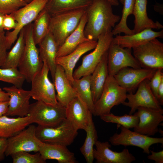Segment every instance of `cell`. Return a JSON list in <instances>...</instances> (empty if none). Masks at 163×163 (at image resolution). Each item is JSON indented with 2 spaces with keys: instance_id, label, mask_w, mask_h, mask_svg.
I'll use <instances>...</instances> for the list:
<instances>
[{
  "instance_id": "cell-1",
  "label": "cell",
  "mask_w": 163,
  "mask_h": 163,
  "mask_svg": "<svg viewBox=\"0 0 163 163\" xmlns=\"http://www.w3.org/2000/svg\"><path fill=\"white\" fill-rule=\"evenodd\" d=\"M110 3L106 0H93L86 9L87 21L84 34L89 40L97 41L99 37L112 31L121 18L113 14Z\"/></svg>"
},
{
  "instance_id": "cell-2",
  "label": "cell",
  "mask_w": 163,
  "mask_h": 163,
  "mask_svg": "<svg viewBox=\"0 0 163 163\" xmlns=\"http://www.w3.org/2000/svg\"><path fill=\"white\" fill-rule=\"evenodd\" d=\"M33 23L24 28L25 47L18 67L20 72L28 82H31L34 76L42 69L43 62L39 55V49L34 40Z\"/></svg>"
},
{
  "instance_id": "cell-3",
  "label": "cell",
  "mask_w": 163,
  "mask_h": 163,
  "mask_svg": "<svg viewBox=\"0 0 163 163\" xmlns=\"http://www.w3.org/2000/svg\"><path fill=\"white\" fill-rule=\"evenodd\" d=\"M86 8L76 9L51 16L50 32L59 47L77 28L86 12Z\"/></svg>"
},
{
  "instance_id": "cell-4",
  "label": "cell",
  "mask_w": 163,
  "mask_h": 163,
  "mask_svg": "<svg viewBox=\"0 0 163 163\" xmlns=\"http://www.w3.org/2000/svg\"><path fill=\"white\" fill-rule=\"evenodd\" d=\"M78 130L66 119L54 127L38 125L36 127V135L43 142L68 146L73 142L78 135Z\"/></svg>"
},
{
  "instance_id": "cell-5",
  "label": "cell",
  "mask_w": 163,
  "mask_h": 163,
  "mask_svg": "<svg viewBox=\"0 0 163 163\" xmlns=\"http://www.w3.org/2000/svg\"><path fill=\"white\" fill-rule=\"evenodd\" d=\"M127 91L117 82L114 76L108 75L101 95L94 104V116L110 113L112 107L125 102Z\"/></svg>"
},
{
  "instance_id": "cell-6",
  "label": "cell",
  "mask_w": 163,
  "mask_h": 163,
  "mask_svg": "<svg viewBox=\"0 0 163 163\" xmlns=\"http://www.w3.org/2000/svg\"><path fill=\"white\" fill-rule=\"evenodd\" d=\"M28 116L31 117L33 123L54 127L66 119V107L59 103L50 104L37 101L30 104Z\"/></svg>"
},
{
  "instance_id": "cell-7",
  "label": "cell",
  "mask_w": 163,
  "mask_h": 163,
  "mask_svg": "<svg viewBox=\"0 0 163 163\" xmlns=\"http://www.w3.org/2000/svg\"><path fill=\"white\" fill-rule=\"evenodd\" d=\"M48 0H33L24 6L11 14L17 22L16 28L5 33L8 50L17 40L19 34L24 27L34 21L43 9Z\"/></svg>"
},
{
  "instance_id": "cell-8",
  "label": "cell",
  "mask_w": 163,
  "mask_h": 163,
  "mask_svg": "<svg viewBox=\"0 0 163 163\" xmlns=\"http://www.w3.org/2000/svg\"><path fill=\"white\" fill-rule=\"evenodd\" d=\"M112 31L101 35L94 50L82 58V64L73 72L74 78L91 75L108 51L113 38Z\"/></svg>"
},
{
  "instance_id": "cell-9",
  "label": "cell",
  "mask_w": 163,
  "mask_h": 163,
  "mask_svg": "<svg viewBox=\"0 0 163 163\" xmlns=\"http://www.w3.org/2000/svg\"><path fill=\"white\" fill-rule=\"evenodd\" d=\"M133 56L142 68L163 69V43L157 38L133 48Z\"/></svg>"
},
{
  "instance_id": "cell-10",
  "label": "cell",
  "mask_w": 163,
  "mask_h": 163,
  "mask_svg": "<svg viewBox=\"0 0 163 163\" xmlns=\"http://www.w3.org/2000/svg\"><path fill=\"white\" fill-rule=\"evenodd\" d=\"M49 68L45 62L41 70L32 78L30 91L31 97L38 101L55 104L58 103L54 83L48 78Z\"/></svg>"
},
{
  "instance_id": "cell-11",
  "label": "cell",
  "mask_w": 163,
  "mask_h": 163,
  "mask_svg": "<svg viewBox=\"0 0 163 163\" xmlns=\"http://www.w3.org/2000/svg\"><path fill=\"white\" fill-rule=\"evenodd\" d=\"M119 133H115L109 139L113 145L134 146L141 148L144 153L149 154V148L152 145L157 143L163 144V138H154L132 131L129 129L121 126Z\"/></svg>"
},
{
  "instance_id": "cell-12",
  "label": "cell",
  "mask_w": 163,
  "mask_h": 163,
  "mask_svg": "<svg viewBox=\"0 0 163 163\" xmlns=\"http://www.w3.org/2000/svg\"><path fill=\"white\" fill-rule=\"evenodd\" d=\"M36 126L30 125L20 132L7 139V145L5 152L6 156L22 151L39 152L42 142L36 135Z\"/></svg>"
},
{
  "instance_id": "cell-13",
  "label": "cell",
  "mask_w": 163,
  "mask_h": 163,
  "mask_svg": "<svg viewBox=\"0 0 163 163\" xmlns=\"http://www.w3.org/2000/svg\"><path fill=\"white\" fill-rule=\"evenodd\" d=\"M131 49L122 47L112 42L107 53L108 75L114 76L120 70L126 67L141 68L132 55Z\"/></svg>"
},
{
  "instance_id": "cell-14",
  "label": "cell",
  "mask_w": 163,
  "mask_h": 163,
  "mask_svg": "<svg viewBox=\"0 0 163 163\" xmlns=\"http://www.w3.org/2000/svg\"><path fill=\"white\" fill-rule=\"evenodd\" d=\"M149 82L150 80L148 79L144 80L138 87L135 93L130 92L127 94L128 101H125L122 104L131 108L129 114L134 113L140 107L162 109L151 91Z\"/></svg>"
},
{
  "instance_id": "cell-15",
  "label": "cell",
  "mask_w": 163,
  "mask_h": 163,
  "mask_svg": "<svg viewBox=\"0 0 163 163\" xmlns=\"http://www.w3.org/2000/svg\"><path fill=\"white\" fill-rule=\"evenodd\" d=\"M3 89L9 96L8 110L4 115L24 117L28 116L31 97L30 91L23 89L13 86L5 87Z\"/></svg>"
},
{
  "instance_id": "cell-16",
  "label": "cell",
  "mask_w": 163,
  "mask_h": 163,
  "mask_svg": "<svg viewBox=\"0 0 163 163\" xmlns=\"http://www.w3.org/2000/svg\"><path fill=\"white\" fill-rule=\"evenodd\" d=\"M137 110L139 121L134 131L149 136L158 132V126L163 121V109L140 107Z\"/></svg>"
},
{
  "instance_id": "cell-17",
  "label": "cell",
  "mask_w": 163,
  "mask_h": 163,
  "mask_svg": "<svg viewBox=\"0 0 163 163\" xmlns=\"http://www.w3.org/2000/svg\"><path fill=\"white\" fill-rule=\"evenodd\" d=\"M157 69L127 67L119 71L114 77L118 84L128 92L133 91L144 80H149Z\"/></svg>"
},
{
  "instance_id": "cell-18",
  "label": "cell",
  "mask_w": 163,
  "mask_h": 163,
  "mask_svg": "<svg viewBox=\"0 0 163 163\" xmlns=\"http://www.w3.org/2000/svg\"><path fill=\"white\" fill-rule=\"evenodd\" d=\"M94 148L93 156L97 163H131L136 160L135 157L125 149L120 152L110 149L111 145L107 141L97 140Z\"/></svg>"
},
{
  "instance_id": "cell-19",
  "label": "cell",
  "mask_w": 163,
  "mask_h": 163,
  "mask_svg": "<svg viewBox=\"0 0 163 163\" xmlns=\"http://www.w3.org/2000/svg\"><path fill=\"white\" fill-rule=\"evenodd\" d=\"M91 112L86 104L78 96L66 107V119L78 130H85L87 127Z\"/></svg>"
},
{
  "instance_id": "cell-20",
  "label": "cell",
  "mask_w": 163,
  "mask_h": 163,
  "mask_svg": "<svg viewBox=\"0 0 163 163\" xmlns=\"http://www.w3.org/2000/svg\"><path fill=\"white\" fill-rule=\"evenodd\" d=\"M97 44V41L88 40L79 45L73 52L63 56L57 57L56 64L64 69L66 75L72 85L73 83V69L81 56L86 52L94 49Z\"/></svg>"
},
{
  "instance_id": "cell-21",
  "label": "cell",
  "mask_w": 163,
  "mask_h": 163,
  "mask_svg": "<svg viewBox=\"0 0 163 163\" xmlns=\"http://www.w3.org/2000/svg\"><path fill=\"white\" fill-rule=\"evenodd\" d=\"M53 82L56 92L57 101L66 107L78 95L75 90L67 78L63 69L57 64Z\"/></svg>"
},
{
  "instance_id": "cell-22",
  "label": "cell",
  "mask_w": 163,
  "mask_h": 163,
  "mask_svg": "<svg viewBox=\"0 0 163 163\" xmlns=\"http://www.w3.org/2000/svg\"><path fill=\"white\" fill-rule=\"evenodd\" d=\"M152 29L146 28L139 32L130 35H117L113 37L112 42L123 48L133 49L157 37L163 38L162 30L157 32Z\"/></svg>"
},
{
  "instance_id": "cell-23",
  "label": "cell",
  "mask_w": 163,
  "mask_h": 163,
  "mask_svg": "<svg viewBox=\"0 0 163 163\" xmlns=\"http://www.w3.org/2000/svg\"><path fill=\"white\" fill-rule=\"evenodd\" d=\"M67 146L57 144L41 142L39 152L45 161L55 160L59 163H77L74 154L71 152Z\"/></svg>"
},
{
  "instance_id": "cell-24",
  "label": "cell",
  "mask_w": 163,
  "mask_h": 163,
  "mask_svg": "<svg viewBox=\"0 0 163 163\" xmlns=\"http://www.w3.org/2000/svg\"><path fill=\"white\" fill-rule=\"evenodd\" d=\"M38 45L40 57L48 67L53 81L57 65L56 60L59 46L50 32Z\"/></svg>"
},
{
  "instance_id": "cell-25",
  "label": "cell",
  "mask_w": 163,
  "mask_h": 163,
  "mask_svg": "<svg viewBox=\"0 0 163 163\" xmlns=\"http://www.w3.org/2000/svg\"><path fill=\"white\" fill-rule=\"evenodd\" d=\"M147 0H135L133 14L134 16V34L146 28L159 30L163 28L158 21L154 22L149 18L147 12Z\"/></svg>"
},
{
  "instance_id": "cell-26",
  "label": "cell",
  "mask_w": 163,
  "mask_h": 163,
  "mask_svg": "<svg viewBox=\"0 0 163 163\" xmlns=\"http://www.w3.org/2000/svg\"><path fill=\"white\" fill-rule=\"evenodd\" d=\"M107 53L108 51L91 75L90 87L94 104L100 98L108 75Z\"/></svg>"
},
{
  "instance_id": "cell-27",
  "label": "cell",
  "mask_w": 163,
  "mask_h": 163,
  "mask_svg": "<svg viewBox=\"0 0 163 163\" xmlns=\"http://www.w3.org/2000/svg\"><path fill=\"white\" fill-rule=\"evenodd\" d=\"M87 21V16L86 12L83 16L77 28L68 37L63 43L59 47L56 58L69 54L81 44L89 40L85 37L84 33L85 27Z\"/></svg>"
},
{
  "instance_id": "cell-28",
  "label": "cell",
  "mask_w": 163,
  "mask_h": 163,
  "mask_svg": "<svg viewBox=\"0 0 163 163\" xmlns=\"http://www.w3.org/2000/svg\"><path fill=\"white\" fill-rule=\"evenodd\" d=\"M33 123L30 116L10 118L5 115L0 117V138L8 139Z\"/></svg>"
},
{
  "instance_id": "cell-29",
  "label": "cell",
  "mask_w": 163,
  "mask_h": 163,
  "mask_svg": "<svg viewBox=\"0 0 163 163\" xmlns=\"http://www.w3.org/2000/svg\"><path fill=\"white\" fill-rule=\"evenodd\" d=\"M93 0H48L45 8L51 16L76 9L86 8Z\"/></svg>"
},
{
  "instance_id": "cell-30",
  "label": "cell",
  "mask_w": 163,
  "mask_h": 163,
  "mask_svg": "<svg viewBox=\"0 0 163 163\" xmlns=\"http://www.w3.org/2000/svg\"><path fill=\"white\" fill-rule=\"evenodd\" d=\"M92 113L89 116L88 125L85 131L86 137L80 149L81 153L87 163H92L94 159L93 156L94 146L97 140V131L92 118Z\"/></svg>"
},
{
  "instance_id": "cell-31",
  "label": "cell",
  "mask_w": 163,
  "mask_h": 163,
  "mask_svg": "<svg viewBox=\"0 0 163 163\" xmlns=\"http://www.w3.org/2000/svg\"><path fill=\"white\" fill-rule=\"evenodd\" d=\"M91 75L83 76L79 79L74 78L72 85L77 95L86 104L92 115L94 113L93 102L90 87Z\"/></svg>"
},
{
  "instance_id": "cell-32",
  "label": "cell",
  "mask_w": 163,
  "mask_h": 163,
  "mask_svg": "<svg viewBox=\"0 0 163 163\" xmlns=\"http://www.w3.org/2000/svg\"><path fill=\"white\" fill-rule=\"evenodd\" d=\"M50 18L51 15L44 8L34 21L32 34L36 45L38 44L49 32Z\"/></svg>"
},
{
  "instance_id": "cell-33",
  "label": "cell",
  "mask_w": 163,
  "mask_h": 163,
  "mask_svg": "<svg viewBox=\"0 0 163 163\" xmlns=\"http://www.w3.org/2000/svg\"><path fill=\"white\" fill-rule=\"evenodd\" d=\"M24 28L20 32L16 42L11 50L8 52L2 68H16L18 67L22 56L25 47Z\"/></svg>"
},
{
  "instance_id": "cell-34",
  "label": "cell",
  "mask_w": 163,
  "mask_h": 163,
  "mask_svg": "<svg viewBox=\"0 0 163 163\" xmlns=\"http://www.w3.org/2000/svg\"><path fill=\"white\" fill-rule=\"evenodd\" d=\"M135 0H124L122 15L119 23L115 25L112 30L113 35H116L121 33L125 35H130L134 34L133 30L129 29L127 24L128 16L133 14Z\"/></svg>"
},
{
  "instance_id": "cell-35",
  "label": "cell",
  "mask_w": 163,
  "mask_h": 163,
  "mask_svg": "<svg viewBox=\"0 0 163 163\" xmlns=\"http://www.w3.org/2000/svg\"><path fill=\"white\" fill-rule=\"evenodd\" d=\"M101 120L107 123H115L126 128H133L138 124L139 117L136 112L133 115L125 114L122 116H116L112 113L100 116Z\"/></svg>"
},
{
  "instance_id": "cell-36",
  "label": "cell",
  "mask_w": 163,
  "mask_h": 163,
  "mask_svg": "<svg viewBox=\"0 0 163 163\" xmlns=\"http://www.w3.org/2000/svg\"><path fill=\"white\" fill-rule=\"evenodd\" d=\"M25 80L24 76L17 68L0 67V81L11 83L18 88H21Z\"/></svg>"
},
{
  "instance_id": "cell-37",
  "label": "cell",
  "mask_w": 163,
  "mask_h": 163,
  "mask_svg": "<svg viewBox=\"0 0 163 163\" xmlns=\"http://www.w3.org/2000/svg\"><path fill=\"white\" fill-rule=\"evenodd\" d=\"M11 156L13 163H46V161L43 158L39 152L31 154L27 152H19L12 154Z\"/></svg>"
},
{
  "instance_id": "cell-38",
  "label": "cell",
  "mask_w": 163,
  "mask_h": 163,
  "mask_svg": "<svg viewBox=\"0 0 163 163\" xmlns=\"http://www.w3.org/2000/svg\"><path fill=\"white\" fill-rule=\"evenodd\" d=\"M27 4L25 0H0V13L11 14Z\"/></svg>"
},
{
  "instance_id": "cell-39",
  "label": "cell",
  "mask_w": 163,
  "mask_h": 163,
  "mask_svg": "<svg viewBox=\"0 0 163 163\" xmlns=\"http://www.w3.org/2000/svg\"><path fill=\"white\" fill-rule=\"evenodd\" d=\"M162 69H157L150 80L151 89L156 99L158 87L161 81L163 80Z\"/></svg>"
},
{
  "instance_id": "cell-40",
  "label": "cell",
  "mask_w": 163,
  "mask_h": 163,
  "mask_svg": "<svg viewBox=\"0 0 163 163\" xmlns=\"http://www.w3.org/2000/svg\"><path fill=\"white\" fill-rule=\"evenodd\" d=\"M7 50L5 30H0V67L2 66L5 61Z\"/></svg>"
},
{
  "instance_id": "cell-41",
  "label": "cell",
  "mask_w": 163,
  "mask_h": 163,
  "mask_svg": "<svg viewBox=\"0 0 163 163\" xmlns=\"http://www.w3.org/2000/svg\"><path fill=\"white\" fill-rule=\"evenodd\" d=\"M17 25V22L10 14H4L3 22V27L4 30H13Z\"/></svg>"
},
{
  "instance_id": "cell-42",
  "label": "cell",
  "mask_w": 163,
  "mask_h": 163,
  "mask_svg": "<svg viewBox=\"0 0 163 163\" xmlns=\"http://www.w3.org/2000/svg\"><path fill=\"white\" fill-rule=\"evenodd\" d=\"M151 154L147 156V158L150 160H153L155 163H163V150L155 152L150 150Z\"/></svg>"
},
{
  "instance_id": "cell-43",
  "label": "cell",
  "mask_w": 163,
  "mask_h": 163,
  "mask_svg": "<svg viewBox=\"0 0 163 163\" xmlns=\"http://www.w3.org/2000/svg\"><path fill=\"white\" fill-rule=\"evenodd\" d=\"M7 145V139L0 138V162L4 160L5 152Z\"/></svg>"
},
{
  "instance_id": "cell-44",
  "label": "cell",
  "mask_w": 163,
  "mask_h": 163,
  "mask_svg": "<svg viewBox=\"0 0 163 163\" xmlns=\"http://www.w3.org/2000/svg\"><path fill=\"white\" fill-rule=\"evenodd\" d=\"M157 100L159 104L163 105V80L161 81L158 87L157 95Z\"/></svg>"
},
{
  "instance_id": "cell-45",
  "label": "cell",
  "mask_w": 163,
  "mask_h": 163,
  "mask_svg": "<svg viewBox=\"0 0 163 163\" xmlns=\"http://www.w3.org/2000/svg\"><path fill=\"white\" fill-rule=\"evenodd\" d=\"M9 105V101L0 102V117L7 112Z\"/></svg>"
},
{
  "instance_id": "cell-46",
  "label": "cell",
  "mask_w": 163,
  "mask_h": 163,
  "mask_svg": "<svg viewBox=\"0 0 163 163\" xmlns=\"http://www.w3.org/2000/svg\"><path fill=\"white\" fill-rule=\"evenodd\" d=\"M9 100V96L8 94L3 91L0 88V102L8 101Z\"/></svg>"
},
{
  "instance_id": "cell-47",
  "label": "cell",
  "mask_w": 163,
  "mask_h": 163,
  "mask_svg": "<svg viewBox=\"0 0 163 163\" xmlns=\"http://www.w3.org/2000/svg\"><path fill=\"white\" fill-rule=\"evenodd\" d=\"M4 14L0 13V30H4L3 27V22Z\"/></svg>"
},
{
  "instance_id": "cell-48",
  "label": "cell",
  "mask_w": 163,
  "mask_h": 163,
  "mask_svg": "<svg viewBox=\"0 0 163 163\" xmlns=\"http://www.w3.org/2000/svg\"><path fill=\"white\" fill-rule=\"evenodd\" d=\"M110 2L112 6H117L119 5L118 0H106Z\"/></svg>"
},
{
  "instance_id": "cell-49",
  "label": "cell",
  "mask_w": 163,
  "mask_h": 163,
  "mask_svg": "<svg viewBox=\"0 0 163 163\" xmlns=\"http://www.w3.org/2000/svg\"><path fill=\"white\" fill-rule=\"evenodd\" d=\"M26 2L28 3L30 2L31 1H32L33 0H25Z\"/></svg>"
},
{
  "instance_id": "cell-50",
  "label": "cell",
  "mask_w": 163,
  "mask_h": 163,
  "mask_svg": "<svg viewBox=\"0 0 163 163\" xmlns=\"http://www.w3.org/2000/svg\"><path fill=\"white\" fill-rule=\"evenodd\" d=\"M120 0V2L122 4H123V1H124V0Z\"/></svg>"
}]
</instances>
